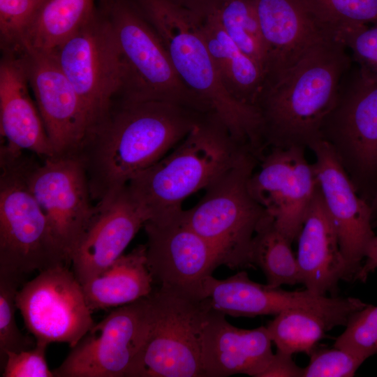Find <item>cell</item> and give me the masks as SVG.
<instances>
[{"label":"cell","instance_id":"6da1fadb","mask_svg":"<svg viewBox=\"0 0 377 377\" xmlns=\"http://www.w3.org/2000/svg\"><path fill=\"white\" fill-rule=\"evenodd\" d=\"M205 115L168 102L114 100L77 154L92 200L98 202L126 186L173 149Z\"/></svg>","mask_w":377,"mask_h":377},{"label":"cell","instance_id":"7a4b0ae2","mask_svg":"<svg viewBox=\"0 0 377 377\" xmlns=\"http://www.w3.org/2000/svg\"><path fill=\"white\" fill-rule=\"evenodd\" d=\"M351 63L346 47L329 34L265 83L256 108L266 149H306L320 139L323 121Z\"/></svg>","mask_w":377,"mask_h":377},{"label":"cell","instance_id":"3957f363","mask_svg":"<svg viewBox=\"0 0 377 377\" xmlns=\"http://www.w3.org/2000/svg\"><path fill=\"white\" fill-rule=\"evenodd\" d=\"M137 6L163 43L183 83L231 135L256 154L264 149L257 108L225 89L206 44L202 18L167 0H137Z\"/></svg>","mask_w":377,"mask_h":377},{"label":"cell","instance_id":"277c9868","mask_svg":"<svg viewBox=\"0 0 377 377\" xmlns=\"http://www.w3.org/2000/svg\"><path fill=\"white\" fill-rule=\"evenodd\" d=\"M250 154H254L207 114L171 152L135 176L127 187L148 221L173 216L183 210L186 198L205 189Z\"/></svg>","mask_w":377,"mask_h":377},{"label":"cell","instance_id":"5b68a950","mask_svg":"<svg viewBox=\"0 0 377 377\" xmlns=\"http://www.w3.org/2000/svg\"><path fill=\"white\" fill-rule=\"evenodd\" d=\"M101 3L119 53L120 88L115 100L168 102L207 114L179 78L161 38L138 7L128 0Z\"/></svg>","mask_w":377,"mask_h":377},{"label":"cell","instance_id":"8992f818","mask_svg":"<svg viewBox=\"0 0 377 377\" xmlns=\"http://www.w3.org/2000/svg\"><path fill=\"white\" fill-rule=\"evenodd\" d=\"M27 158L5 145L0 150V274L25 276L71 265L25 179Z\"/></svg>","mask_w":377,"mask_h":377},{"label":"cell","instance_id":"52a82bcc","mask_svg":"<svg viewBox=\"0 0 377 377\" xmlns=\"http://www.w3.org/2000/svg\"><path fill=\"white\" fill-rule=\"evenodd\" d=\"M250 154L226 170L205 189L193 207L183 209L182 220L216 252L230 269L253 267V238L268 215L249 188V179L258 163Z\"/></svg>","mask_w":377,"mask_h":377},{"label":"cell","instance_id":"ba28073f","mask_svg":"<svg viewBox=\"0 0 377 377\" xmlns=\"http://www.w3.org/2000/svg\"><path fill=\"white\" fill-rule=\"evenodd\" d=\"M349 70L323 121L320 139L330 145L357 193L371 205L377 190V79L358 68L352 75Z\"/></svg>","mask_w":377,"mask_h":377},{"label":"cell","instance_id":"9c48e42d","mask_svg":"<svg viewBox=\"0 0 377 377\" xmlns=\"http://www.w3.org/2000/svg\"><path fill=\"white\" fill-rule=\"evenodd\" d=\"M149 300V330L131 377H205L200 338L211 309L207 299L158 288Z\"/></svg>","mask_w":377,"mask_h":377},{"label":"cell","instance_id":"30bf717a","mask_svg":"<svg viewBox=\"0 0 377 377\" xmlns=\"http://www.w3.org/2000/svg\"><path fill=\"white\" fill-rule=\"evenodd\" d=\"M52 52L82 103L89 124L88 136L106 118L120 88L117 45L103 10L97 9Z\"/></svg>","mask_w":377,"mask_h":377},{"label":"cell","instance_id":"8fae6325","mask_svg":"<svg viewBox=\"0 0 377 377\" xmlns=\"http://www.w3.org/2000/svg\"><path fill=\"white\" fill-rule=\"evenodd\" d=\"M149 295L95 323L53 371L54 377H131L149 330Z\"/></svg>","mask_w":377,"mask_h":377},{"label":"cell","instance_id":"7c38bea8","mask_svg":"<svg viewBox=\"0 0 377 377\" xmlns=\"http://www.w3.org/2000/svg\"><path fill=\"white\" fill-rule=\"evenodd\" d=\"M15 302L36 342L73 348L95 324L82 285L68 265L39 272L23 283Z\"/></svg>","mask_w":377,"mask_h":377},{"label":"cell","instance_id":"4fadbf2b","mask_svg":"<svg viewBox=\"0 0 377 377\" xmlns=\"http://www.w3.org/2000/svg\"><path fill=\"white\" fill-rule=\"evenodd\" d=\"M182 212L145 223L147 267L158 288L203 300L207 279L222 263L214 249L182 220Z\"/></svg>","mask_w":377,"mask_h":377},{"label":"cell","instance_id":"5bb4252c","mask_svg":"<svg viewBox=\"0 0 377 377\" xmlns=\"http://www.w3.org/2000/svg\"><path fill=\"white\" fill-rule=\"evenodd\" d=\"M25 179L70 263L96 211L80 158L77 154L54 155L43 158L41 164L27 159Z\"/></svg>","mask_w":377,"mask_h":377},{"label":"cell","instance_id":"9a60e30c","mask_svg":"<svg viewBox=\"0 0 377 377\" xmlns=\"http://www.w3.org/2000/svg\"><path fill=\"white\" fill-rule=\"evenodd\" d=\"M304 151L298 147L268 148L249 182L255 199L291 243L297 240L318 188L313 163Z\"/></svg>","mask_w":377,"mask_h":377},{"label":"cell","instance_id":"2e32d148","mask_svg":"<svg viewBox=\"0 0 377 377\" xmlns=\"http://www.w3.org/2000/svg\"><path fill=\"white\" fill-rule=\"evenodd\" d=\"M205 291L209 306L226 315L250 318L276 316L288 309L300 308L320 316L332 328L346 326L350 316L367 305L355 297L317 295L306 289L288 291L259 283L251 280L244 270L225 279L211 276Z\"/></svg>","mask_w":377,"mask_h":377},{"label":"cell","instance_id":"e0dca14e","mask_svg":"<svg viewBox=\"0 0 377 377\" xmlns=\"http://www.w3.org/2000/svg\"><path fill=\"white\" fill-rule=\"evenodd\" d=\"M29 85L55 155L77 154L89 133L82 103L53 52L26 51Z\"/></svg>","mask_w":377,"mask_h":377},{"label":"cell","instance_id":"ac0fdd59","mask_svg":"<svg viewBox=\"0 0 377 377\" xmlns=\"http://www.w3.org/2000/svg\"><path fill=\"white\" fill-rule=\"evenodd\" d=\"M314 154L321 195L336 229L341 250L356 276L375 236L369 202L357 193L330 145L320 139L309 147Z\"/></svg>","mask_w":377,"mask_h":377},{"label":"cell","instance_id":"d6986e66","mask_svg":"<svg viewBox=\"0 0 377 377\" xmlns=\"http://www.w3.org/2000/svg\"><path fill=\"white\" fill-rule=\"evenodd\" d=\"M148 220L127 185L98 202L71 256L72 270L81 284L100 274L123 255Z\"/></svg>","mask_w":377,"mask_h":377},{"label":"cell","instance_id":"ffe728a7","mask_svg":"<svg viewBox=\"0 0 377 377\" xmlns=\"http://www.w3.org/2000/svg\"><path fill=\"white\" fill-rule=\"evenodd\" d=\"M226 316L211 307L206 316L200 338L205 377H258L274 354L266 326L238 328Z\"/></svg>","mask_w":377,"mask_h":377},{"label":"cell","instance_id":"44dd1931","mask_svg":"<svg viewBox=\"0 0 377 377\" xmlns=\"http://www.w3.org/2000/svg\"><path fill=\"white\" fill-rule=\"evenodd\" d=\"M297 240L296 257L302 283L307 290L317 295H334L341 281L355 280V276L341 250L319 186Z\"/></svg>","mask_w":377,"mask_h":377},{"label":"cell","instance_id":"7402d4cb","mask_svg":"<svg viewBox=\"0 0 377 377\" xmlns=\"http://www.w3.org/2000/svg\"><path fill=\"white\" fill-rule=\"evenodd\" d=\"M267 54L265 83L330 34L301 0H254Z\"/></svg>","mask_w":377,"mask_h":377},{"label":"cell","instance_id":"603a6c76","mask_svg":"<svg viewBox=\"0 0 377 377\" xmlns=\"http://www.w3.org/2000/svg\"><path fill=\"white\" fill-rule=\"evenodd\" d=\"M22 54L2 53L0 61V131L10 147L46 158L55 152L32 101Z\"/></svg>","mask_w":377,"mask_h":377},{"label":"cell","instance_id":"cb8c5ba5","mask_svg":"<svg viewBox=\"0 0 377 377\" xmlns=\"http://www.w3.org/2000/svg\"><path fill=\"white\" fill-rule=\"evenodd\" d=\"M154 283L142 244L121 255L100 274L82 284L90 310L117 308L151 295Z\"/></svg>","mask_w":377,"mask_h":377},{"label":"cell","instance_id":"d4e9b609","mask_svg":"<svg viewBox=\"0 0 377 377\" xmlns=\"http://www.w3.org/2000/svg\"><path fill=\"white\" fill-rule=\"evenodd\" d=\"M202 30L225 89L239 102L256 107L265 83L262 67L237 46L211 15L202 18Z\"/></svg>","mask_w":377,"mask_h":377},{"label":"cell","instance_id":"484cf974","mask_svg":"<svg viewBox=\"0 0 377 377\" xmlns=\"http://www.w3.org/2000/svg\"><path fill=\"white\" fill-rule=\"evenodd\" d=\"M96 0H45L24 39V52H52L95 14Z\"/></svg>","mask_w":377,"mask_h":377},{"label":"cell","instance_id":"4316f807","mask_svg":"<svg viewBox=\"0 0 377 377\" xmlns=\"http://www.w3.org/2000/svg\"><path fill=\"white\" fill-rule=\"evenodd\" d=\"M291 244L267 215L255 233L250 254L253 267H258L263 271L267 284L280 287L302 283L297 257L292 251Z\"/></svg>","mask_w":377,"mask_h":377},{"label":"cell","instance_id":"83f0119b","mask_svg":"<svg viewBox=\"0 0 377 377\" xmlns=\"http://www.w3.org/2000/svg\"><path fill=\"white\" fill-rule=\"evenodd\" d=\"M266 328L276 350L291 355L299 353L310 355L326 332L332 329L320 316L300 308L280 312Z\"/></svg>","mask_w":377,"mask_h":377},{"label":"cell","instance_id":"f1b7e54d","mask_svg":"<svg viewBox=\"0 0 377 377\" xmlns=\"http://www.w3.org/2000/svg\"><path fill=\"white\" fill-rule=\"evenodd\" d=\"M208 15L214 17L244 53L260 64L265 74L266 48L254 0H221Z\"/></svg>","mask_w":377,"mask_h":377},{"label":"cell","instance_id":"f546056e","mask_svg":"<svg viewBox=\"0 0 377 377\" xmlns=\"http://www.w3.org/2000/svg\"><path fill=\"white\" fill-rule=\"evenodd\" d=\"M327 31L343 25L377 24V0H301Z\"/></svg>","mask_w":377,"mask_h":377},{"label":"cell","instance_id":"4dcf8cb0","mask_svg":"<svg viewBox=\"0 0 377 377\" xmlns=\"http://www.w3.org/2000/svg\"><path fill=\"white\" fill-rule=\"evenodd\" d=\"M24 281L0 274V363L2 369L8 352L31 349L36 342L19 330L15 319L16 295Z\"/></svg>","mask_w":377,"mask_h":377},{"label":"cell","instance_id":"1f68e13d","mask_svg":"<svg viewBox=\"0 0 377 377\" xmlns=\"http://www.w3.org/2000/svg\"><path fill=\"white\" fill-rule=\"evenodd\" d=\"M45 0H0L2 53L21 54L27 30Z\"/></svg>","mask_w":377,"mask_h":377},{"label":"cell","instance_id":"d6a6232c","mask_svg":"<svg viewBox=\"0 0 377 377\" xmlns=\"http://www.w3.org/2000/svg\"><path fill=\"white\" fill-rule=\"evenodd\" d=\"M330 31L352 52L360 73L377 79V24L370 27L367 24L343 25Z\"/></svg>","mask_w":377,"mask_h":377},{"label":"cell","instance_id":"836d02e7","mask_svg":"<svg viewBox=\"0 0 377 377\" xmlns=\"http://www.w3.org/2000/svg\"><path fill=\"white\" fill-rule=\"evenodd\" d=\"M333 346L348 350L365 360L377 354V306L367 304L353 313Z\"/></svg>","mask_w":377,"mask_h":377},{"label":"cell","instance_id":"e575fe53","mask_svg":"<svg viewBox=\"0 0 377 377\" xmlns=\"http://www.w3.org/2000/svg\"><path fill=\"white\" fill-rule=\"evenodd\" d=\"M303 368V377H352L365 361L361 356L343 348H316Z\"/></svg>","mask_w":377,"mask_h":377},{"label":"cell","instance_id":"d590c367","mask_svg":"<svg viewBox=\"0 0 377 377\" xmlns=\"http://www.w3.org/2000/svg\"><path fill=\"white\" fill-rule=\"evenodd\" d=\"M49 344L36 342L31 349L8 352L3 367V377H54L46 359L45 351Z\"/></svg>","mask_w":377,"mask_h":377},{"label":"cell","instance_id":"8d00e7d4","mask_svg":"<svg viewBox=\"0 0 377 377\" xmlns=\"http://www.w3.org/2000/svg\"><path fill=\"white\" fill-rule=\"evenodd\" d=\"M303 371L291 355L276 350L258 377H303Z\"/></svg>","mask_w":377,"mask_h":377},{"label":"cell","instance_id":"74e56055","mask_svg":"<svg viewBox=\"0 0 377 377\" xmlns=\"http://www.w3.org/2000/svg\"><path fill=\"white\" fill-rule=\"evenodd\" d=\"M201 18L207 15L221 0H167Z\"/></svg>","mask_w":377,"mask_h":377},{"label":"cell","instance_id":"f35d334b","mask_svg":"<svg viewBox=\"0 0 377 377\" xmlns=\"http://www.w3.org/2000/svg\"><path fill=\"white\" fill-rule=\"evenodd\" d=\"M363 262L355 280L365 282L369 275L377 269V235H376L367 249Z\"/></svg>","mask_w":377,"mask_h":377},{"label":"cell","instance_id":"ab89813d","mask_svg":"<svg viewBox=\"0 0 377 377\" xmlns=\"http://www.w3.org/2000/svg\"><path fill=\"white\" fill-rule=\"evenodd\" d=\"M371 208L372 212V223L374 226V223L377 222V190L371 203Z\"/></svg>","mask_w":377,"mask_h":377}]
</instances>
